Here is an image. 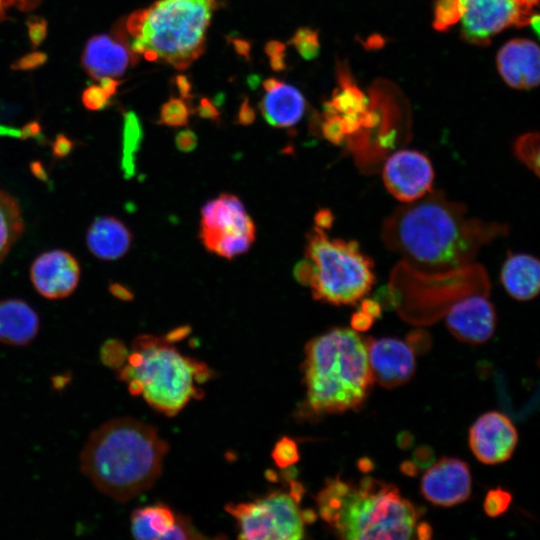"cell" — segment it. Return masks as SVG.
<instances>
[{
    "label": "cell",
    "instance_id": "cell-1",
    "mask_svg": "<svg viewBox=\"0 0 540 540\" xmlns=\"http://www.w3.org/2000/svg\"><path fill=\"white\" fill-rule=\"evenodd\" d=\"M508 226L468 215L441 191L397 207L384 221L381 240L416 272L441 275L468 268L480 249Z\"/></svg>",
    "mask_w": 540,
    "mask_h": 540
},
{
    "label": "cell",
    "instance_id": "cell-2",
    "mask_svg": "<svg viewBox=\"0 0 540 540\" xmlns=\"http://www.w3.org/2000/svg\"><path fill=\"white\" fill-rule=\"evenodd\" d=\"M167 451L154 427L116 418L91 433L80 454V469L99 491L126 502L154 484Z\"/></svg>",
    "mask_w": 540,
    "mask_h": 540
},
{
    "label": "cell",
    "instance_id": "cell-3",
    "mask_svg": "<svg viewBox=\"0 0 540 540\" xmlns=\"http://www.w3.org/2000/svg\"><path fill=\"white\" fill-rule=\"evenodd\" d=\"M319 516L342 539H411L420 511L393 485L365 476L327 479L316 496Z\"/></svg>",
    "mask_w": 540,
    "mask_h": 540
},
{
    "label": "cell",
    "instance_id": "cell-4",
    "mask_svg": "<svg viewBox=\"0 0 540 540\" xmlns=\"http://www.w3.org/2000/svg\"><path fill=\"white\" fill-rule=\"evenodd\" d=\"M303 371L307 404L317 414L357 409L374 383L367 339L349 328H333L311 339Z\"/></svg>",
    "mask_w": 540,
    "mask_h": 540
},
{
    "label": "cell",
    "instance_id": "cell-5",
    "mask_svg": "<svg viewBox=\"0 0 540 540\" xmlns=\"http://www.w3.org/2000/svg\"><path fill=\"white\" fill-rule=\"evenodd\" d=\"M120 367V379L130 393L142 396L151 407L168 416L176 415L192 399L199 398L200 384L210 375L204 363L152 335L137 337L132 352Z\"/></svg>",
    "mask_w": 540,
    "mask_h": 540
},
{
    "label": "cell",
    "instance_id": "cell-6",
    "mask_svg": "<svg viewBox=\"0 0 540 540\" xmlns=\"http://www.w3.org/2000/svg\"><path fill=\"white\" fill-rule=\"evenodd\" d=\"M216 7V0H159L126 20L129 47L136 56L185 69L203 53Z\"/></svg>",
    "mask_w": 540,
    "mask_h": 540
},
{
    "label": "cell",
    "instance_id": "cell-7",
    "mask_svg": "<svg viewBox=\"0 0 540 540\" xmlns=\"http://www.w3.org/2000/svg\"><path fill=\"white\" fill-rule=\"evenodd\" d=\"M306 258L311 265L307 286L314 299L333 305H354L374 284L373 261L356 241L330 239L314 227L307 236Z\"/></svg>",
    "mask_w": 540,
    "mask_h": 540
},
{
    "label": "cell",
    "instance_id": "cell-8",
    "mask_svg": "<svg viewBox=\"0 0 540 540\" xmlns=\"http://www.w3.org/2000/svg\"><path fill=\"white\" fill-rule=\"evenodd\" d=\"M305 490L293 481L288 490H276L250 502L228 504L235 519L238 538L246 540H298L305 537L306 524L316 515L301 508Z\"/></svg>",
    "mask_w": 540,
    "mask_h": 540
},
{
    "label": "cell",
    "instance_id": "cell-9",
    "mask_svg": "<svg viewBox=\"0 0 540 540\" xmlns=\"http://www.w3.org/2000/svg\"><path fill=\"white\" fill-rule=\"evenodd\" d=\"M199 235L207 250L231 259L249 250L256 229L240 199L221 194L202 207Z\"/></svg>",
    "mask_w": 540,
    "mask_h": 540
},
{
    "label": "cell",
    "instance_id": "cell-10",
    "mask_svg": "<svg viewBox=\"0 0 540 540\" xmlns=\"http://www.w3.org/2000/svg\"><path fill=\"white\" fill-rule=\"evenodd\" d=\"M460 32L470 44L487 45L508 27L531 25L539 0H455Z\"/></svg>",
    "mask_w": 540,
    "mask_h": 540
},
{
    "label": "cell",
    "instance_id": "cell-11",
    "mask_svg": "<svg viewBox=\"0 0 540 540\" xmlns=\"http://www.w3.org/2000/svg\"><path fill=\"white\" fill-rule=\"evenodd\" d=\"M382 179L385 188L396 200L409 203L432 191L434 169L422 152L401 149L386 159Z\"/></svg>",
    "mask_w": 540,
    "mask_h": 540
},
{
    "label": "cell",
    "instance_id": "cell-12",
    "mask_svg": "<svg viewBox=\"0 0 540 540\" xmlns=\"http://www.w3.org/2000/svg\"><path fill=\"white\" fill-rule=\"evenodd\" d=\"M468 440L473 455L480 462L494 465L511 458L517 446L518 434L506 415L490 411L473 423Z\"/></svg>",
    "mask_w": 540,
    "mask_h": 540
},
{
    "label": "cell",
    "instance_id": "cell-13",
    "mask_svg": "<svg viewBox=\"0 0 540 540\" xmlns=\"http://www.w3.org/2000/svg\"><path fill=\"white\" fill-rule=\"evenodd\" d=\"M472 488L469 466L461 459L442 457L424 473L420 490L434 505L451 507L466 501Z\"/></svg>",
    "mask_w": 540,
    "mask_h": 540
},
{
    "label": "cell",
    "instance_id": "cell-14",
    "mask_svg": "<svg viewBox=\"0 0 540 540\" xmlns=\"http://www.w3.org/2000/svg\"><path fill=\"white\" fill-rule=\"evenodd\" d=\"M496 311L484 294H471L447 311L446 327L459 341L472 345L487 342L496 328Z\"/></svg>",
    "mask_w": 540,
    "mask_h": 540
},
{
    "label": "cell",
    "instance_id": "cell-15",
    "mask_svg": "<svg viewBox=\"0 0 540 540\" xmlns=\"http://www.w3.org/2000/svg\"><path fill=\"white\" fill-rule=\"evenodd\" d=\"M367 353L373 379L384 388L405 384L415 372L414 351L400 339L367 338Z\"/></svg>",
    "mask_w": 540,
    "mask_h": 540
},
{
    "label": "cell",
    "instance_id": "cell-16",
    "mask_svg": "<svg viewBox=\"0 0 540 540\" xmlns=\"http://www.w3.org/2000/svg\"><path fill=\"white\" fill-rule=\"evenodd\" d=\"M31 281L35 289L47 299L71 295L80 279L78 261L68 252L51 250L39 255L31 265Z\"/></svg>",
    "mask_w": 540,
    "mask_h": 540
},
{
    "label": "cell",
    "instance_id": "cell-17",
    "mask_svg": "<svg viewBox=\"0 0 540 540\" xmlns=\"http://www.w3.org/2000/svg\"><path fill=\"white\" fill-rule=\"evenodd\" d=\"M125 34L117 31L114 35L101 34L88 40L82 55V63L87 73L94 79L122 76L136 56L126 44Z\"/></svg>",
    "mask_w": 540,
    "mask_h": 540
},
{
    "label": "cell",
    "instance_id": "cell-18",
    "mask_svg": "<svg viewBox=\"0 0 540 540\" xmlns=\"http://www.w3.org/2000/svg\"><path fill=\"white\" fill-rule=\"evenodd\" d=\"M131 532L139 540H186L204 536L184 516L177 515L164 504H154L134 510Z\"/></svg>",
    "mask_w": 540,
    "mask_h": 540
},
{
    "label": "cell",
    "instance_id": "cell-19",
    "mask_svg": "<svg viewBox=\"0 0 540 540\" xmlns=\"http://www.w3.org/2000/svg\"><path fill=\"white\" fill-rule=\"evenodd\" d=\"M539 47L529 39L517 38L504 44L497 54L503 80L515 89H531L539 84Z\"/></svg>",
    "mask_w": 540,
    "mask_h": 540
},
{
    "label": "cell",
    "instance_id": "cell-20",
    "mask_svg": "<svg viewBox=\"0 0 540 540\" xmlns=\"http://www.w3.org/2000/svg\"><path fill=\"white\" fill-rule=\"evenodd\" d=\"M132 234L127 226L112 216H99L89 226L86 243L90 252L102 260H117L130 248Z\"/></svg>",
    "mask_w": 540,
    "mask_h": 540
},
{
    "label": "cell",
    "instance_id": "cell-21",
    "mask_svg": "<svg viewBox=\"0 0 540 540\" xmlns=\"http://www.w3.org/2000/svg\"><path fill=\"white\" fill-rule=\"evenodd\" d=\"M500 280L512 298L519 301L532 300L540 289L538 259L530 254L509 253L502 265Z\"/></svg>",
    "mask_w": 540,
    "mask_h": 540
},
{
    "label": "cell",
    "instance_id": "cell-22",
    "mask_svg": "<svg viewBox=\"0 0 540 540\" xmlns=\"http://www.w3.org/2000/svg\"><path fill=\"white\" fill-rule=\"evenodd\" d=\"M39 317L34 309L19 299L0 301V342L24 346L30 343L39 331Z\"/></svg>",
    "mask_w": 540,
    "mask_h": 540
},
{
    "label": "cell",
    "instance_id": "cell-23",
    "mask_svg": "<svg viewBox=\"0 0 540 540\" xmlns=\"http://www.w3.org/2000/svg\"><path fill=\"white\" fill-rule=\"evenodd\" d=\"M305 99L292 85L279 82L266 91L259 108L266 122L274 127L287 128L296 125L305 111Z\"/></svg>",
    "mask_w": 540,
    "mask_h": 540
},
{
    "label": "cell",
    "instance_id": "cell-24",
    "mask_svg": "<svg viewBox=\"0 0 540 540\" xmlns=\"http://www.w3.org/2000/svg\"><path fill=\"white\" fill-rule=\"evenodd\" d=\"M24 230L17 200L0 188V262Z\"/></svg>",
    "mask_w": 540,
    "mask_h": 540
},
{
    "label": "cell",
    "instance_id": "cell-25",
    "mask_svg": "<svg viewBox=\"0 0 540 540\" xmlns=\"http://www.w3.org/2000/svg\"><path fill=\"white\" fill-rule=\"evenodd\" d=\"M142 134V127L136 114L133 111L125 113L121 169L126 179L135 174V153L140 148Z\"/></svg>",
    "mask_w": 540,
    "mask_h": 540
},
{
    "label": "cell",
    "instance_id": "cell-26",
    "mask_svg": "<svg viewBox=\"0 0 540 540\" xmlns=\"http://www.w3.org/2000/svg\"><path fill=\"white\" fill-rule=\"evenodd\" d=\"M517 158L536 175L539 172V134L526 133L514 145Z\"/></svg>",
    "mask_w": 540,
    "mask_h": 540
},
{
    "label": "cell",
    "instance_id": "cell-27",
    "mask_svg": "<svg viewBox=\"0 0 540 540\" xmlns=\"http://www.w3.org/2000/svg\"><path fill=\"white\" fill-rule=\"evenodd\" d=\"M189 108L182 98H170L160 110L159 123L171 127H181L188 123Z\"/></svg>",
    "mask_w": 540,
    "mask_h": 540
},
{
    "label": "cell",
    "instance_id": "cell-28",
    "mask_svg": "<svg viewBox=\"0 0 540 540\" xmlns=\"http://www.w3.org/2000/svg\"><path fill=\"white\" fill-rule=\"evenodd\" d=\"M290 44L305 60H312L319 53L318 32L307 27L299 28L291 37Z\"/></svg>",
    "mask_w": 540,
    "mask_h": 540
},
{
    "label": "cell",
    "instance_id": "cell-29",
    "mask_svg": "<svg viewBox=\"0 0 540 540\" xmlns=\"http://www.w3.org/2000/svg\"><path fill=\"white\" fill-rule=\"evenodd\" d=\"M512 502V494L497 487L488 491L485 496L483 508L487 516L496 518L507 511Z\"/></svg>",
    "mask_w": 540,
    "mask_h": 540
},
{
    "label": "cell",
    "instance_id": "cell-30",
    "mask_svg": "<svg viewBox=\"0 0 540 540\" xmlns=\"http://www.w3.org/2000/svg\"><path fill=\"white\" fill-rule=\"evenodd\" d=\"M272 456L279 467H287L299 459L296 443L285 437L282 438L273 450Z\"/></svg>",
    "mask_w": 540,
    "mask_h": 540
},
{
    "label": "cell",
    "instance_id": "cell-31",
    "mask_svg": "<svg viewBox=\"0 0 540 540\" xmlns=\"http://www.w3.org/2000/svg\"><path fill=\"white\" fill-rule=\"evenodd\" d=\"M111 97L100 84H92L84 90L82 101L87 109L95 111L106 108L110 103Z\"/></svg>",
    "mask_w": 540,
    "mask_h": 540
},
{
    "label": "cell",
    "instance_id": "cell-32",
    "mask_svg": "<svg viewBox=\"0 0 540 540\" xmlns=\"http://www.w3.org/2000/svg\"><path fill=\"white\" fill-rule=\"evenodd\" d=\"M124 347L117 340H108L102 346L101 358L109 366H121L125 360Z\"/></svg>",
    "mask_w": 540,
    "mask_h": 540
},
{
    "label": "cell",
    "instance_id": "cell-33",
    "mask_svg": "<svg viewBox=\"0 0 540 540\" xmlns=\"http://www.w3.org/2000/svg\"><path fill=\"white\" fill-rule=\"evenodd\" d=\"M264 50L274 71L286 69L285 45L283 43L276 40L269 41L266 43Z\"/></svg>",
    "mask_w": 540,
    "mask_h": 540
},
{
    "label": "cell",
    "instance_id": "cell-34",
    "mask_svg": "<svg viewBox=\"0 0 540 540\" xmlns=\"http://www.w3.org/2000/svg\"><path fill=\"white\" fill-rule=\"evenodd\" d=\"M29 38L34 46H38L45 38L47 32L46 21L39 17H32L27 22Z\"/></svg>",
    "mask_w": 540,
    "mask_h": 540
},
{
    "label": "cell",
    "instance_id": "cell-35",
    "mask_svg": "<svg viewBox=\"0 0 540 540\" xmlns=\"http://www.w3.org/2000/svg\"><path fill=\"white\" fill-rule=\"evenodd\" d=\"M412 459L419 469L429 468L436 460L433 449L427 445L418 446L413 452Z\"/></svg>",
    "mask_w": 540,
    "mask_h": 540
},
{
    "label": "cell",
    "instance_id": "cell-36",
    "mask_svg": "<svg viewBox=\"0 0 540 540\" xmlns=\"http://www.w3.org/2000/svg\"><path fill=\"white\" fill-rule=\"evenodd\" d=\"M175 145L181 152H191L197 146V136L190 129H184L177 133Z\"/></svg>",
    "mask_w": 540,
    "mask_h": 540
},
{
    "label": "cell",
    "instance_id": "cell-37",
    "mask_svg": "<svg viewBox=\"0 0 540 540\" xmlns=\"http://www.w3.org/2000/svg\"><path fill=\"white\" fill-rule=\"evenodd\" d=\"M40 0H0V19L5 17L9 9L27 11L35 8Z\"/></svg>",
    "mask_w": 540,
    "mask_h": 540
},
{
    "label": "cell",
    "instance_id": "cell-38",
    "mask_svg": "<svg viewBox=\"0 0 540 540\" xmlns=\"http://www.w3.org/2000/svg\"><path fill=\"white\" fill-rule=\"evenodd\" d=\"M46 61V55L41 52H33L25 55L13 64V69L28 70L42 65Z\"/></svg>",
    "mask_w": 540,
    "mask_h": 540
},
{
    "label": "cell",
    "instance_id": "cell-39",
    "mask_svg": "<svg viewBox=\"0 0 540 540\" xmlns=\"http://www.w3.org/2000/svg\"><path fill=\"white\" fill-rule=\"evenodd\" d=\"M74 148V142L64 134H58L52 144V154L56 158L68 156Z\"/></svg>",
    "mask_w": 540,
    "mask_h": 540
},
{
    "label": "cell",
    "instance_id": "cell-40",
    "mask_svg": "<svg viewBox=\"0 0 540 540\" xmlns=\"http://www.w3.org/2000/svg\"><path fill=\"white\" fill-rule=\"evenodd\" d=\"M197 114L204 119L217 121L220 117V113L216 106L207 98H202L196 109Z\"/></svg>",
    "mask_w": 540,
    "mask_h": 540
},
{
    "label": "cell",
    "instance_id": "cell-41",
    "mask_svg": "<svg viewBox=\"0 0 540 540\" xmlns=\"http://www.w3.org/2000/svg\"><path fill=\"white\" fill-rule=\"evenodd\" d=\"M373 321L372 317L358 310L352 314L351 327L357 332H365L371 328Z\"/></svg>",
    "mask_w": 540,
    "mask_h": 540
},
{
    "label": "cell",
    "instance_id": "cell-42",
    "mask_svg": "<svg viewBox=\"0 0 540 540\" xmlns=\"http://www.w3.org/2000/svg\"><path fill=\"white\" fill-rule=\"evenodd\" d=\"M255 119V112L249 104L247 98H245L239 108L237 114V122L241 125L252 124Z\"/></svg>",
    "mask_w": 540,
    "mask_h": 540
},
{
    "label": "cell",
    "instance_id": "cell-43",
    "mask_svg": "<svg viewBox=\"0 0 540 540\" xmlns=\"http://www.w3.org/2000/svg\"><path fill=\"white\" fill-rule=\"evenodd\" d=\"M428 342H430L428 335L420 332H413L407 341V344L413 351L422 352L427 350Z\"/></svg>",
    "mask_w": 540,
    "mask_h": 540
},
{
    "label": "cell",
    "instance_id": "cell-44",
    "mask_svg": "<svg viewBox=\"0 0 540 540\" xmlns=\"http://www.w3.org/2000/svg\"><path fill=\"white\" fill-rule=\"evenodd\" d=\"M360 310L373 319H376L380 317L382 308L379 302L363 298L360 300Z\"/></svg>",
    "mask_w": 540,
    "mask_h": 540
},
{
    "label": "cell",
    "instance_id": "cell-45",
    "mask_svg": "<svg viewBox=\"0 0 540 540\" xmlns=\"http://www.w3.org/2000/svg\"><path fill=\"white\" fill-rule=\"evenodd\" d=\"M175 85L180 93L182 99H190L192 97V85L189 78L185 75H178L175 77Z\"/></svg>",
    "mask_w": 540,
    "mask_h": 540
},
{
    "label": "cell",
    "instance_id": "cell-46",
    "mask_svg": "<svg viewBox=\"0 0 540 540\" xmlns=\"http://www.w3.org/2000/svg\"><path fill=\"white\" fill-rule=\"evenodd\" d=\"M333 223L332 212L327 209L319 210L315 215V226L324 230L331 227Z\"/></svg>",
    "mask_w": 540,
    "mask_h": 540
},
{
    "label": "cell",
    "instance_id": "cell-47",
    "mask_svg": "<svg viewBox=\"0 0 540 540\" xmlns=\"http://www.w3.org/2000/svg\"><path fill=\"white\" fill-rule=\"evenodd\" d=\"M109 291L114 297L120 300L129 301L133 299L132 291L122 284L112 283L109 286Z\"/></svg>",
    "mask_w": 540,
    "mask_h": 540
},
{
    "label": "cell",
    "instance_id": "cell-48",
    "mask_svg": "<svg viewBox=\"0 0 540 540\" xmlns=\"http://www.w3.org/2000/svg\"><path fill=\"white\" fill-rule=\"evenodd\" d=\"M42 131L41 125L36 122L32 121L27 123L23 128L21 129V138L27 139L38 136Z\"/></svg>",
    "mask_w": 540,
    "mask_h": 540
},
{
    "label": "cell",
    "instance_id": "cell-49",
    "mask_svg": "<svg viewBox=\"0 0 540 540\" xmlns=\"http://www.w3.org/2000/svg\"><path fill=\"white\" fill-rule=\"evenodd\" d=\"M233 44L235 51L246 59H249L250 43L244 39L233 38L230 40Z\"/></svg>",
    "mask_w": 540,
    "mask_h": 540
},
{
    "label": "cell",
    "instance_id": "cell-50",
    "mask_svg": "<svg viewBox=\"0 0 540 540\" xmlns=\"http://www.w3.org/2000/svg\"><path fill=\"white\" fill-rule=\"evenodd\" d=\"M30 170L37 179L44 182H47L49 180L48 174L41 162L33 161L30 164Z\"/></svg>",
    "mask_w": 540,
    "mask_h": 540
},
{
    "label": "cell",
    "instance_id": "cell-51",
    "mask_svg": "<svg viewBox=\"0 0 540 540\" xmlns=\"http://www.w3.org/2000/svg\"><path fill=\"white\" fill-rule=\"evenodd\" d=\"M432 532L433 531H432L431 526L427 524L426 522L417 523L416 528H415V533L418 539H421V540L430 539L432 536Z\"/></svg>",
    "mask_w": 540,
    "mask_h": 540
},
{
    "label": "cell",
    "instance_id": "cell-52",
    "mask_svg": "<svg viewBox=\"0 0 540 540\" xmlns=\"http://www.w3.org/2000/svg\"><path fill=\"white\" fill-rule=\"evenodd\" d=\"M397 444L402 449H408L413 445V436L410 433L403 431L397 436Z\"/></svg>",
    "mask_w": 540,
    "mask_h": 540
},
{
    "label": "cell",
    "instance_id": "cell-53",
    "mask_svg": "<svg viewBox=\"0 0 540 540\" xmlns=\"http://www.w3.org/2000/svg\"><path fill=\"white\" fill-rule=\"evenodd\" d=\"M400 470L407 476H416L419 468L413 461H404L400 465Z\"/></svg>",
    "mask_w": 540,
    "mask_h": 540
},
{
    "label": "cell",
    "instance_id": "cell-54",
    "mask_svg": "<svg viewBox=\"0 0 540 540\" xmlns=\"http://www.w3.org/2000/svg\"><path fill=\"white\" fill-rule=\"evenodd\" d=\"M0 136L21 138V129L10 126L0 125Z\"/></svg>",
    "mask_w": 540,
    "mask_h": 540
},
{
    "label": "cell",
    "instance_id": "cell-55",
    "mask_svg": "<svg viewBox=\"0 0 540 540\" xmlns=\"http://www.w3.org/2000/svg\"><path fill=\"white\" fill-rule=\"evenodd\" d=\"M373 467L372 461L370 459L364 458L359 461L360 470L367 472L370 471Z\"/></svg>",
    "mask_w": 540,
    "mask_h": 540
}]
</instances>
